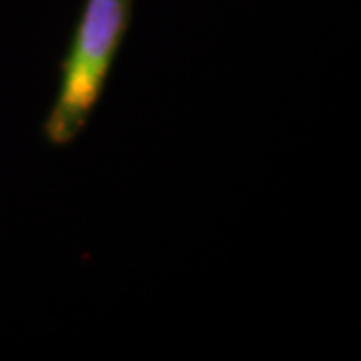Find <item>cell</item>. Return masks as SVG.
<instances>
[{"label":"cell","instance_id":"6da1fadb","mask_svg":"<svg viewBox=\"0 0 361 361\" xmlns=\"http://www.w3.org/2000/svg\"><path fill=\"white\" fill-rule=\"evenodd\" d=\"M130 11L133 0H85L42 127L54 147L71 145L87 127L129 32Z\"/></svg>","mask_w":361,"mask_h":361}]
</instances>
